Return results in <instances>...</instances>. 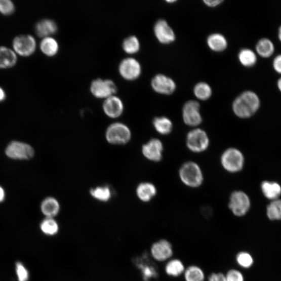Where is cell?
Segmentation results:
<instances>
[{"label": "cell", "mask_w": 281, "mask_h": 281, "mask_svg": "<svg viewBox=\"0 0 281 281\" xmlns=\"http://www.w3.org/2000/svg\"><path fill=\"white\" fill-rule=\"evenodd\" d=\"M260 101L256 93L253 91L244 92L234 101L233 110L240 118L252 117L258 110Z\"/></svg>", "instance_id": "cell-1"}, {"label": "cell", "mask_w": 281, "mask_h": 281, "mask_svg": "<svg viewBox=\"0 0 281 281\" xmlns=\"http://www.w3.org/2000/svg\"><path fill=\"white\" fill-rule=\"evenodd\" d=\"M179 176L182 182L190 187H198L203 182L204 177L199 166L193 162L184 163L180 168Z\"/></svg>", "instance_id": "cell-2"}, {"label": "cell", "mask_w": 281, "mask_h": 281, "mask_svg": "<svg viewBox=\"0 0 281 281\" xmlns=\"http://www.w3.org/2000/svg\"><path fill=\"white\" fill-rule=\"evenodd\" d=\"M105 138L107 141L113 145H124L128 143L131 138L129 128L123 123H115L107 128Z\"/></svg>", "instance_id": "cell-3"}, {"label": "cell", "mask_w": 281, "mask_h": 281, "mask_svg": "<svg viewBox=\"0 0 281 281\" xmlns=\"http://www.w3.org/2000/svg\"><path fill=\"white\" fill-rule=\"evenodd\" d=\"M221 163L225 170L229 173H235L242 170L245 164V157L238 149L230 148L222 154Z\"/></svg>", "instance_id": "cell-4"}, {"label": "cell", "mask_w": 281, "mask_h": 281, "mask_svg": "<svg viewBox=\"0 0 281 281\" xmlns=\"http://www.w3.org/2000/svg\"><path fill=\"white\" fill-rule=\"evenodd\" d=\"M90 90L93 96L98 99H106L116 95L117 87L113 81L97 78L91 83Z\"/></svg>", "instance_id": "cell-5"}, {"label": "cell", "mask_w": 281, "mask_h": 281, "mask_svg": "<svg viewBox=\"0 0 281 281\" xmlns=\"http://www.w3.org/2000/svg\"><path fill=\"white\" fill-rule=\"evenodd\" d=\"M186 145L190 151L199 153L208 148L210 139L207 133L204 130L201 129H195L187 134Z\"/></svg>", "instance_id": "cell-6"}, {"label": "cell", "mask_w": 281, "mask_h": 281, "mask_svg": "<svg viewBox=\"0 0 281 281\" xmlns=\"http://www.w3.org/2000/svg\"><path fill=\"white\" fill-rule=\"evenodd\" d=\"M251 204L250 199L246 193L235 191L230 197L229 208L234 216L241 217L249 212Z\"/></svg>", "instance_id": "cell-7"}, {"label": "cell", "mask_w": 281, "mask_h": 281, "mask_svg": "<svg viewBox=\"0 0 281 281\" xmlns=\"http://www.w3.org/2000/svg\"><path fill=\"white\" fill-rule=\"evenodd\" d=\"M118 72L125 80L134 81L141 76L142 66L136 58L128 57L123 59L118 65Z\"/></svg>", "instance_id": "cell-8"}, {"label": "cell", "mask_w": 281, "mask_h": 281, "mask_svg": "<svg viewBox=\"0 0 281 281\" xmlns=\"http://www.w3.org/2000/svg\"><path fill=\"white\" fill-rule=\"evenodd\" d=\"M12 45L15 53L23 57H29L33 55L36 49L34 37L29 34L16 36L13 39Z\"/></svg>", "instance_id": "cell-9"}, {"label": "cell", "mask_w": 281, "mask_h": 281, "mask_svg": "<svg viewBox=\"0 0 281 281\" xmlns=\"http://www.w3.org/2000/svg\"><path fill=\"white\" fill-rule=\"evenodd\" d=\"M6 155L16 160H28L34 154L33 148L29 144L19 141L10 143L6 149Z\"/></svg>", "instance_id": "cell-10"}, {"label": "cell", "mask_w": 281, "mask_h": 281, "mask_svg": "<svg viewBox=\"0 0 281 281\" xmlns=\"http://www.w3.org/2000/svg\"><path fill=\"white\" fill-rule=\"evenodd\" d=\"M200 105L195 101L187 102L183 107V119L184 123L189 126L196 127L202 122L200 114Z\"/></svg>", "instance_id": "cell-11"}, {"label": "cell", "mask_w": 281, "mask_h": 281, "mask_svg": "<svg viewBox=\"0 0 281 281\" xmlns=\"http://www.w3.org/2000/svg\"><path fill=\"white\" fill-rule=\"evenodd\" d=\"M151 254L153 258L157 261H168L174 255L173 247L170 241L162 239L153 243L151 248Z\"/></svg>", "instance_id": "cell-12"}, {"label": "cell", "mask_w": 281, "mask_h": 281, "mask_svg": "<svg viewBox=\"0 0 281 281\" xmlns=\"http://www.w3.org/2000/svg\"><path fill=\"white\" fill-rule=\"evenodd\" d=\"M163 150V144L157 139L150 140L142 147V152L144 157L149 160L155 162L162 160Z\"/></svg>", "instance_id": "cell-13"}, {"label": "cell", "mask_w": 281, "mask_h": 281, "mask_svg": "<svg viewBox=\"0 0 281 281\" xmlns=\"http://www.w3.org/2000/svg\"><path fill=\"white\" fill-rule=\"evenodd\" d=\"M103 109L105 115L111 118H117L123 113L124 104L122 100L116 95L105 99Z\"/></svg>", "instance_id": "cell-14"}, {"label": "cell", "mask_w": 281, "mask_h": 281, "mask_svg": "<svg viewBox=\"0 0 281 281\" xmlns=\"http://www.w3.org/2000/svg\"><path fill=\"white\" fill-rule=\"evenodd\" d=\"M151 86L157 93L162 95H170L176 90L174 81L163 74H156L151 81Z\"/></svg>", "instance_id": "cell-15"}, {"label": "cell", "mask_w": 281, "mask_h": 281, "mask_svg": "<svg viewBox=\"0 0 281 281\" xmlns=\"http://www.w3.org/2000/svg\"><path fill=\"white\" fill-rule=\"evenodd\" d=\"M154 31L157 40L163 44H170L175 41L174 31L164 20H159L155 23Z\"/></svg>", "instance_id": "cell-16"}, {"label": "cell", "mask_w": 281, "mask_h": 281, "mask_svg": "<svg viewBox=\"0 0 281 281\" xmlns=\"http://www.w3.org/2000/svg\"><path fill=\"white\" fill-rule=\"evenodd\" d=\"M58 27L56 22L49 18H45L37 22L34 27V31L37 36L45 38L52 36L58 31Z\"/></svg>", "instance_id": "cell-17"}, {"label": "cell", "mask_w": 281, "mask_h": 281, "mask_svg": "<svg viewBox=\"0 0 281 281\" xmlns=\"http://www.w3.org/2000/svg\"><path fill=\"white\" fill-rule=\"evenodd\" d=\"M17 62V55L13 50L6 47H0V69L12 68Z\"/></svg>", "instance_id": "cell-18"}, {"label": "cell", "mask_w": 281, "mask_h": 281, "mask_svg": "<svg viewBox=\"0 0 281 281\" xmlns=\"http://www.w3.org/2000/svg\"><path fill=\"white\" fill-rule=\"evenodd\" d=\"M136 193L140 200L143 202H148L151 200L156 195L157 190L153 184L144 182L138 186Z\"/></svg>", "instance_id": "cell-19"}, {"label": "cell", "mask_w": 281, "mask_h": 281, "mask_svg": "<svg viewBox=\"0 0 281 281\" xmlns=\"http://www.w3.org/2000/svg\"><path fill=\"white\" fill-rule=\"evenodd\" d=\"M42 213L47 218H53L57 216L60 212V205L57 199L49 197L45 199L41 205Z\"/></svg>", "instance_id": "cell-20"}, {"label": "cell", "mask_w": 281, "mask_h": 281, "mask_svg": "<svg viewBox=\"0 0 281 281\" xmlns=\"http://www.w3.org/2000/svg\"><path fill=\"white\" fill-rule=\"evenodd\" d=\"M42 53L48 57H53L59 52L60 46L58 42L52 36L43 38L40 44Z\"/></svg>", "instance_id": "cell-21"}, {"label": "cell", "mask_w": 281, "mask_h": 281, "mask_svg": "<svg viewBox=\"0 0 281 281\" xmlns=\"http://www.w3.org/2000/svg\"><path fill=\"white\" fill-rule=\"evenodd\" d=\"M185 268L183 262L179 259L169 260L165 265L166 274L172 277H178L183 274Z\"/></svg>", "instance_id": "cell-22"}, {"label": "cell", "mask_w": 281, "mask_h": 281, "mask_svg": "<svg viewBox=\"0 0 281 281\" xmlns=\"http://www.w3.org/2000/svg\"><path fill=\"white\" fill-rule=\"evenodd\" d=\"M261 189L264 196L270 200L277 199L281 194V186L274 182L266 181L262 182Z\"/></svg>", "instance_id": "cell-23"}, {"label": "cell", "mask_w": 281, "mask_h": 281, "mask_svg": "<svg viewBox=\"0 0 281 281\" xmlns=\"http://www.w3.org/2000/svg\"><path fill=\"white\" fill-rule=\"evenodd\" d=\"M258 54L261 58L268 59L271 57L275 51V47L272 41L268 38H262L256 46Z\"/></svg>", "instance_id": "cell-24"}, {"label": "cell", "mask_w": 281, "mask_h": 281, "mask_svg": "<svg viewBox=\"0 0 281 281\" xmlns=\"http://www.w3.org/2000/svg\"><path fill=\"white\" fill-rule=\"evenodd\" d=\"M208 44L210 48L216 52H221L227 47V41L225 37L219 33L212 34L208 37Z\"/></svg>", "instance_id": "cell-25"}, {"label": "cell", "mask_w": 281, "mask_h": 281, "mask_svg": "<svg viewBox=\"0 0 281 281\" xmlns=\"http://www.w3.org/2000/svg\"><path fill=\"white\" fill-rule=\"evenodd\" d=\"M153 124L157 132L162 135L170 134L173 130V125L172 121L166 117L155 118Z\"/></svg>", "instance_id": "cell-26"}, {"label": "cell", "mask_w": 281, "mask_h": 281, "mask_svg": "<svg viewBox=\"0 0 281 281\" xmlns=\"http://www.w3.org/2000/svg\"><path fill=\"white\" fill-rule=\"evenodd\" d=\"M140 47L138 37L134 35L126 37L122 43V48L124 51L130 55L137 53L140 50Z\"/></svg>", "instance_id": "cell-27"}, {"label": "cell", "mask_w": 281, "mask_h": 281, "mask_svg": "<svg viewBox=\"0 0 281 281\" xmlns=\"http://www.w3.org/2000/svg\"><path fill=\"white\" fill-rule=\"evenodd\" d=\"M185 281H205V275L202 268L191 265L185 269L183 273Z\"/></svg>", "instance_id": "cell-28"}, {"label": "cell", "mask_w": 281, "mask_h": 281, "mask_svg": "<svg viewBox=\"0 0 281 281\" xmlns=\"http://www.w3.org/2000/svg\"><path fill=\"white\" fill-rule=\"evenodd\" d=\"M238 57L242 65L247 67H253L257 61V56L254 52L249 49L240 50Z\"/></svg>", "instance_id": "cell-29"}, {"label": "cell", "mask_w": 281, "mask_h": 281, "mask_svg": "<svg viewBox=\"0 0 281 281\" xmlns=\"http://www.w3.org/2000/svg\"><path fill=\"white\" fill-rule=\"evenodd\" d=\"M41 229L44 234L53 236L58 233L59 226L58 222L53 218H47L42 222Z\"/></svg>", "instance_id": "cell-30"}, {"label": "cell", "mask_w": 281, "mask_h": 281, "mask_svg": "<svg viewBox=\"0 0 281 281\" xmlns=\"http://www.w3.org/2000/svg\"><path fill=\"white\" fill-rule=\"evenodd\" d=\"M91 196L97 200L106 202L111 197V191L108 186H101L92 189L90 191Z\"/></svg>", "instance_id": "cell-31"}, {"label": "cell", "mask_w": 281, "mask_h": 281, "mask_svg": "<svg viewBox=\"0 0 281 281\" xmlns=\"http://www.w3.org/2000/svg\"><path fill=\"white\" fill-rule=\"evenodd\" d=\"M235 261L238 266L245 269L251 268L254 264L252 255L245 251L238 253L235 257Z\"/></svg>", "instance_id": "cell-32"}, {"label": "cell", "mask_w": 281, "mask_h": 281, "mask_svg": "<svg viewBox=\"0 0 281 281\" xmlns=\"http://www.w3.org/2000/svg\"><path fill=\"white\" fill-rule=\"evenodd\" d=\"M267 215L271 221H281V199L274 200L267 206Z\"/></svg>", "instance_id": "cell-33"}, {"label": "cell", "mask_w": 281, "mask_h": 281, "mask_svg": "<svg viewBox=\"0 0 281 281\" xmlns=\"http://www.w3.org/2000/svg\"><path fill=\"white\" fill-rule=\"evenodd\" d=\"M194 93L197 99L205 101L208 100L211 97L212 90L208 84L200 83L195 86L194 89Z\"/></svg>", "instance_id": "cell-34"}, {"label": "cell", "mask_w": 281, "mask_h": 281, "mask_svg": "<svg viewBox=\"0 0 281 281\" xmlns=\"http://www.w3.org/2000/svg\"><path fill=\"white\" fill-rule=\"evenodd\" d=\"M143 279L145 281L156 279L158 276V272L153 265L148 264L140 265Z\"/></svg>", "instance_id": "cell-35"}, {"label": "cell", "mask_w": 281, "mask_h": 281, "mask_svg": "<svg viewBox=\"0 0 281 281\" xmlns=\"http://www.w3.org/2000/svg\"><path fill=\"white\" fill-rule=\"evenodd\" d=\"M15 10L14 3L10 0H0V14L5 16L12 15Z\"/></svg>", "instance_id": "cell-36"}, {"label": "cell", "mask_w": 281, "mask_h": 281, "mask_svg": "<svg viewBox=\"0 0 281 281\" xmlns=\"http://www.w3.org/2000/svg\"><path fill=\"white\" fill-rule=\"evenodd\" d=\"M16 271L18 281H27L29 279V272L21 262H17Z\"/></svg>", "instance_id": "cell-37"}, {"label": "cell", "mask_w": 281, "mask_h": 281, "mask_svg": "<svg viewBox=\"0 0 281 281\" xmlns=\"http://www.w3.org/2000/svg\"><path fill=\"white\" fill-rule=\"evenodd\" d=\"M226 281H245V278L243 273L235 269L229 270L225 275Z\"/></svg>", "instance_id": "cell-38"}, {"label": "cell", "mask_w": 281, "mask_h": 281, "mask_svg": "<svg viewBox=\"0 0 281 281\" xmlns=\"http://www.w3.org/2000/svg\"><path fill=\"white\" fill-rule=\"evenodd\" d=\"M272 65L275 72L281 74V54L277 55L274 59Z\"/></svg>", "instance_id": "cell-39"}, {"label": "cell", "mask_w": 281, "mask_h": 281, "mask_svg": "<svg viewBox=\"0 0 281 281\" xmlns=\"http://www.w3.org/2000/svg\"><path fill=\"white\" fill-rule=\"evenodd\" d=\"M224 276L222 273H212L208 278V281H221Z\"/></svg>", "instance_id": "cell-40"}, {"label": "cell", "mask_w": 281, "mask_h": 281, "mask_svg": "<svg viewBox=\"0 0 281 281\" xmlns=\"http://www.w3.org/2000/svg\"><path fill=\"white\" fill-rule=\"evenodd\" d=\"M223 1L220 0H214V1H211V0H207V1H204L206 5L210 7H215L221 4Z\"/></svg>", "instance_id": "cell-41"}, {"label": "cell", "mask_w": 281, "mask_h": 281, "mask_svg": "<svg viewBox=\"0 0 281 281\" xmlns=\"http://www.w3.org/2000/svg\"><path fill=\"white\" fill-rule=\"evenodd\" d=\"M7 98L6 93L5 90L0 87V103L5 101Z\"/></svg>", "instance_id": "cell-42"}, {"label": "cell", "mask_w": 281, "mask_h": 281, "mask_svg": "<svg viewBox=\"0 0 281 281\" xmlns=\"http://www.w3.org/2000/svg\"><path fill=\"white\" fill-rule=\"evenodd\" d=\"M6 197L5 191L3 187L0 186V203L3 202Z\"/></svg>", "instance_id": "cell-43"}, {"label": "cell", "mask_w": 281, "mask_h": 281, "mask_svg": "<svg viewBox=\"0 0 281 281\" xmlns=\"http://www.w3.org/2000/svg\"><path fill=\"white\" fill-rule=\"evenodd\" d=\"M277 86L279 92L281 93V77L279 78L277 81Z\"/></svg>", "instance_id": "cell-44"}, {"label": "cell", "mask_w": 281, "mask_h": 281, "mask_svg": "<svg viewBox=\"0 0 281 281\" xmlns=\"http://www.w3.org/2000/svg\"><path fill=\"white\" fill-rule=\"evenodd\" d=\"M278 37L279 42L281 43V25L279 26L278 30Z\"/></svg>", "instance_id": "cell-45"}, {"label": "cell", "mask_w": 281, "mask_h": 281, "mask_svg": "<svg viewBox=\"0 0 281 281\" xmlns=\"http://www.w3.org/2000/svg\"><path fill=\"white\" fill-rule=\"evenodd\" d=\"M175 2L176 1H174H174H167V2L169 3H175Z\"/></svg>", "instance_id": "cell-46"}]
</instances>
